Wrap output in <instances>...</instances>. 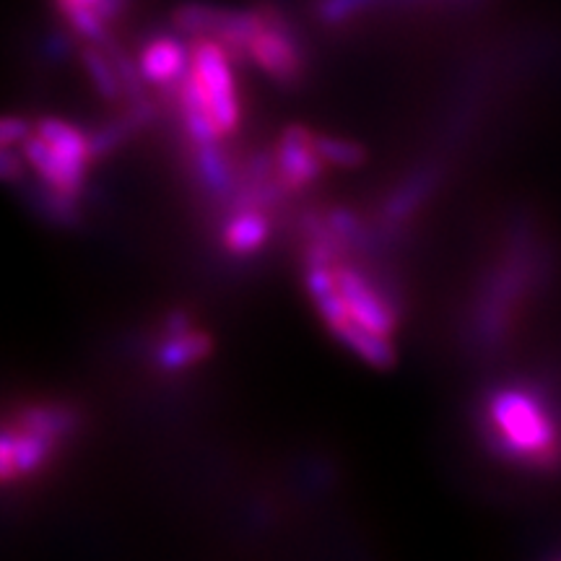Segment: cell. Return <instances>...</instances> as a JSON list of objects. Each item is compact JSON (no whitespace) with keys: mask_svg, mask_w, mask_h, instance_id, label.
Instances as JSON below:
<instances>
[{"mask_svg":"<svg viewBox=\"0 0 561 561\" xmlns=\"http://www.w3.org/2000/svg\"><path fill=\"white\" fill-rule=\"evenodd\" d=\"M489 424L500 450L536 468H553L561 458L557 421L528 390H502L489 401Z\"/></svg>","mask_w":561,"mask_h":561,"instance_id":"6da1fadb","label":"cell"},{"mask_svg":"<svg viewBox=\"0 0 561 561\" xmlns=\"http://www.w3.org/2000/svg\"><path fill=\"white\" fill-rule=\"evenodd\" d=\"M89 153L91 144L83 133L62 121H42L24 140V157L62 198L79 193Z\"/></svg>","mask_w":561,"mask_h":561,"instance_id":"7a4b0ae2","label":"cell"},{"mask_svg":"<svg viewBox=\"0 0 561 561\" xmlns=\"http://www.w3.org/2000/svg\"><path fill=\"white\" fill-rule=\"evenodd\" d=\"M187 76L198 87L203 102L208 104L221 136L234 130L237 121H240V102H237L227 47L214 37H198L191 50V70H187Z\"/></svg>","mask_w":561,"mask_h":561,"instance_id":"3957f363","label":"cell"},{"mask_svg":"<svg viewBox=\"0 0 561 561\" xmlns=\"http://www.w3.org/2000/svg\"><path fill=\"white\" fill-rule=\"evenodd\" d=\"M248 55L261 66L265 73L280 83H289L299 73V53L289 30L273 11H263V24L250 39Z\"/></svg>","mask_w":561,"mask_h":561,"instance_id":"277c9868","label":"cell"},{"mask_svg":"<svg viewBox=\"0 0 561 561\" xmlns=\"http://www.w3.org/2000/svg\"><path fill=\"white\" fill-rule=\"evenodd\" d=\"M335 280H339V291L343 301H346L351 320L359 322V325L367 328V331L388 339L392 328H396V318H392L390 307L377 297L375 289H371L367 280L351 268L335 271Z\"/></svg>","mask_w":561,"mask_h":561,"instance_id":"5b68a950","label":"cell"},{"mask_svg":"<svg viewBox=\"0 0 561 561\" xmlns=\"http://www.w3.org/2000/svg\"><path fill=\"white\" fill-rule=\"evenodd\" d=\"M322 159L318 146H314V133H310L301 125H291L284 133L278 146V174L286 187H305L318 178L322 170Z\"/></svg>","mask_w":561,"mask_h":561,"instance_id":"8992f818","label":"cell"},{"mask_svg":"<svg viewBox=\"0 0 561 561\" xmlns=\"http://www.w3.org/2000/svg\"><path fill=\"white\" fill-rule=\"evenodd\" d=\"M187 50L172 37H157L140 55V76L151 83H172L185 73Z\"/></svg>","mask_w":561,"mask_h":561,"instance_id":"52a82bcc","label":"cell"},{"mask_svg":"<svg viewBox=\"0 0 561 561\" xmlns=\"http://www.w3.org/2000/svg\"><path fill=\"white\" fill-rule=\"evenodd\" d=\"M66 19L91 42L104 39V19L117 13L123 0H58Z\"/></svg>","mask_w":561,"mask_h":561,"instance_id":"ba28073f","label":"cell"},{"mask_svg":"<svg viewBox=\"0 0 561 561\" xmlns=\"http://www.w3.org/2000/svg\"><path fill=\"white\" fill-rule=\"evenodd\" d=\"M265 234H268V224H265L263 216L255 214V210H244L229 224L224 240H227V248L231 252H252L261 248Z\"/></svg>","mask_w":561,"mask_h":561,"instance_id":"9c48e42d","label":"cell"},{"mask_svg":"<svg viewBox=\"0 0 561 561\" xmlns=\"http://www.w3.org/2000/svg\"><path fill=\"white\" fill-rule=\"evenodd\" d=\"M206 351H208L206 335L180 331V333H174V341H170L164 348H161L159 359H161V364H164V367L178 369V367H185V364H191L195 359H201Z\"/></svg>","mask_w":561,"mask_h":561,"instance_id":"30bf717a","label":"cell"},{"mask_svg":"<svg viewBox=\"0 0 561 561\" xmlns=\"http://www.w3.org/2000/svg\"><path fill=\"white\" fill-rule=\"evenodd\" d=\"M314 146H318L322 159L333 161L339 167H359L364 161V149L359 144H351V140L314 136Z\"/></svg>","mask_w":561,"mask_h":561,"instance_id":"8fae6325","label":"cell"},{"mask_svg":"<svg viewBox=\"0 0 561 561\" xmlns=\"http://www.w3.org/2000/svg\"><path fill=\"white\" fill-rule=\"evenodd\" d=\"M83 60H87V68L91 73V79H94L96 87H100V91L107 100H115V96H121V76L115 73L110 66V60L104 58V55L94 53V50H87V55H83Z\"/></svg>","mask_w":561,"mask_h":561,"instance_id":"7c38bea8","label":"cell"},{"mask_svg":"<svg viewBox=\"0 0 561 561\" xmlns=\"http://www.w3.org/2000/svg\"><path fill=\"white\" fill-rule=\"evenodd\" d=\"M24 136H26V125L21 121H13V117H9V121H3V125H0V144L3 146H13Z\"/></svg>","mask_w":561,"mask_h":561,"instance_id":"4fadbf2b","label":"cell"}]
</instances>
